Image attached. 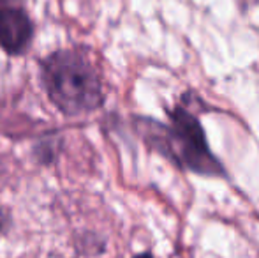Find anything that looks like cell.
I'll return each instance as SVG.
<instances>
[{
	"instance_id": "cell-4",
	"label": "cell",
	"mask_w": 259,
	"mask_h": 258,
	"mask_svg": "<svg viewBox=\"0 0 259 258\" xmlns=\"http://www.w3.org/2000/svg\"><path fill=\"white\" fill-rule=\"evenodd\" d=\"M134 258H154V255H152V253H148V251H145V253H140V255H136Z\"/></svg>"
},
{
	"instance_id": "cell-1",
	"label": "cell",
	"mask_w": 259,
	"mask_h": 258,
	"mask_svg": "<svg viewBox=\"0 0 259 258\" xmlns=\"http://www.w3.org/2000/svg\"><path fill=\"white\" fill-rule=\"evenodd\" d=\"M169 121L166 126L152 119H138L136 129L148 147L180 168L198 175L224 177V166L210 151L198 117L187 108L177 106L169 112Z\"/></svg>"
},
{
	"instance_id": "cell-3",
	"label": "cell",
	"mask_w": 259,
	"mask_h": 258,
	"mask_svg": "<svg viewBox=\"0 0 259 258\" xmlns=\"http://www.w3.org/2000/svg\"><path fill=\"white\" fill-rule=\"evenodd\" d=\"M32 38L34 25L23 7L13 0H0V48L9 55H21Z\"/></svg>"
},
{
	"instance_id": "cell-2",
	"label": "cell",
	"mask_w": 259,
	"mask_h": 258,
	"mask_svg": "<svg viewBox=\"0 0 259 258\" xmlns=\"http://www.w3.org/2000/svg\"><path fill=\"white\" fill-rule=\"evenodd\" d=\"M41 80L62 114L81 115L103 106L101 72L81 48L58 50L41 62Z\"/></svg>"
},
{
	"instance_id": "cell-5",
	"label": "cell",
	"mask_w": 259,
	"mask_h": 258,
	"mask_svg": "<svg viewBox=\"0 0 259 258\" xmlns=\"http://www.w3.org/2000/svg\"><path fill=\"white\" fill-rule=\"evenodd\" d=\"M6 223V217L2 216V210H0V228H2V225Z\"/></svg>"
}]
</instances>
